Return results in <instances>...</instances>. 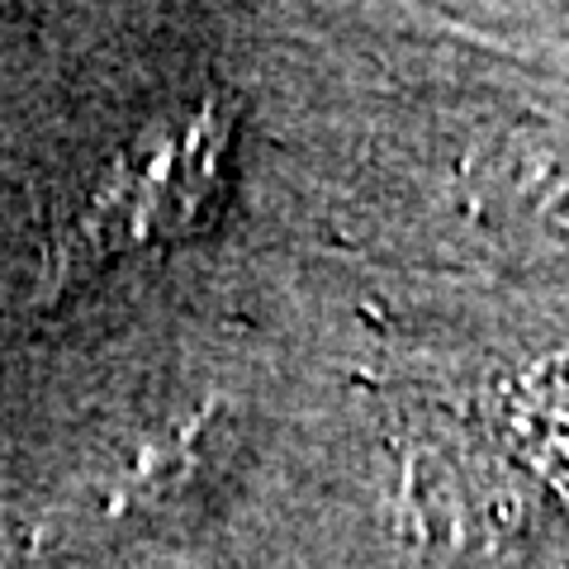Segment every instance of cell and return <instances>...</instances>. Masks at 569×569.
I'll return each instance as SVG.
<instances>
[{
    "label": "cell",
    "mask_w": 569,
    "mask_h": 569,
    "mask_svg": "<svg viewBox=\"0 0 569 569\" xmlns=\"http://www.w3.org/2000/svg\"><path fill=\"white\" fill-rule=\"evenodd\" d=\"M219 148H223V129L209 114L200 119V129H190L181 142H162L142 157L138 167H123L129 181H138V194H123L100 186L86 200L81 219L71 223V233L62 238L67 261H77V252H119V242L133 238H162V233H186L194 228L190 209L204 204V181L219 167Z\"/></svg>",
    "instance_id": "obj_1"
}]
</instances>
